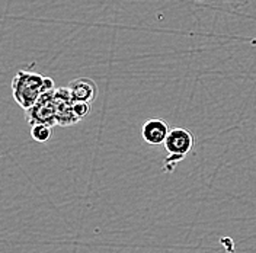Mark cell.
Masks as SVG:
<instances>
[{
    "instance_id": "cell-1",
    "label": "cell",
    "mask_w": 256,
    "mask_h": 253,
    "mask_svg": "<svg viewBox=\"0 0 256 253\" xmlns=\"http://www.w3.org/2000/svg\"><path fill=\"white\" fill-rule=\"evenodd\" d=\"M46 76L31 72H18L12 80V94L16 104L22 110L32 108L42 95Z\"/></svg>"
},
{
    "instance_id": "cell-2",
    "label": "cell",
    "mask_w": 256,
    "mask_h": 253,
    "mask_svg": "<svg viewBox=\"0 0 256 253\" xmlns=\"http://www.w3.org/2000/svg\"><path fill=\"white\" fill-rule=\"evenodd\" d=\"M195 144V137L188 128L176 126L169 131L166 140H164V148L169 153V156L163 162V170L166 174H170L175 166L184 158H186Z\"/></svg>"
},
{
    "instance_id": "cell-3",
    "label": "cell",
    "mask_w": 256,
    "mask_h": 253,
    "mask_svg": "<svg viewBox=\"0 0 256 253\" xmlns=\"http://www.w3.org/2000/svg\"><path fill=\"white\" fill-rule=\"evenodd\" d=\"M54 90L42 94L41 98L36 100V104L26 110V120L30 126L34 124H48V126H56L57 124V102Z\"/></svg>"
},
{
    "instance_id": "cell-4",
    "label": "cell",
    "mask_w": 256,
    "mask_h": 253,
    "mask_svg": "<svg viewBox=\"0 0 256 253\" xmlns=\"http://www.w3.org/2000/svg\"><path fill=\"white\" fill-rule=\"evenodd\" d=\"M169 131V126L164 120L150 118L142 126V137L150 146H163Z\"/></svg>"
},
{
    "instance_id": "cell-5",
    "label": "cell",
    "mask_w": 256,
    "mask_h": 253,
    "mask_svg": "<svg viewBox=\"0 0 256 253\" xmlns=\"http://www.w3.org/2000/svg\"><path fill=\"white\" fill-rule=\"evenodd\" d=\"M68 90L73 100H79V102H88L92 104L95 102L96 96H98V86L92 79L89 78H78V79L72 80L68 84Z\"/></svg>"
},
{
    "instance_id": "cell-6",
    "label": "cell",
    "mask_w": 256,
    "mask_h": 253,
    "mask_svg": "<svg viewBox=\"0 0 256 253\" xmlns=\"http://www.w3.org/2000/svg\"><path fill=\"white\" fill-rule=\"evenodd\" d=\"M52 130L48 124H34L31 126V137L36 142H47L51 138Z\"/></svg>"
},
{
    "instance_id": "cell-7",
    "label": "cell",
    "mask_w": 256,
    "mask_h": 253,
    "mask_svg": "<svg viewBox=\"0 0 256 253\" xmlns=\"http://www.w3.org/2000/svg\"><path fill=\"white\" fill-rule=\"evenodd\" d=\"M73 110H74V114L79 116L80 120H83V118L88 116L89 112H90V104H88V102H79V100H73Z\"/></svg>"
},
{
    "instance_id": "cell-8",
    "label": "cell",
    "mask_w": 256,
    "mask_h": 253,
    "mask_svg": "<svg viewBox=\"0 0 256 253\" xmlns=\"http://www.w3.org/2000/svg\"><path fill=\"white\" fill-rule=\"evenodd\" d=\"M195 2H201V0H195Z\"/></svg>"
}]
</instances>
